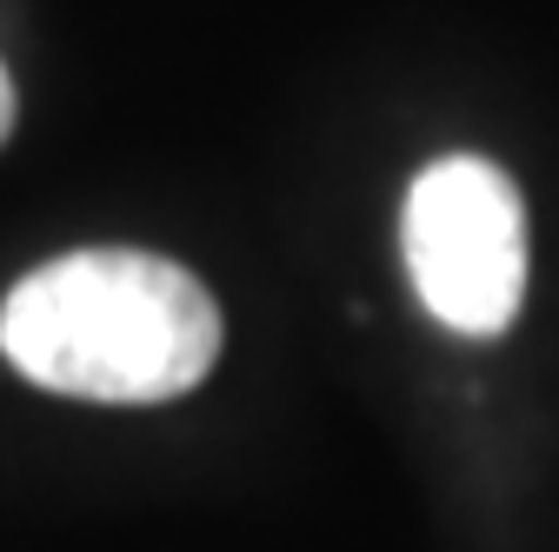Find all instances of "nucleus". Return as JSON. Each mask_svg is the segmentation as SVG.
I'll return each instance as SVG.
<instances>
[{
    "label": "nucleus",
    "mask_w": 559,
    "mask_h": 552,
    "mask_svg": "<svg viewBox=\"0 0 559 552\" xmlns=\"http://www.w3.org/2000/svg\"><path fill=\"white\" fill-rule=\"evenodd\" d=\"M406 280L447 333L493 339L526 307V200L507 167L486 154H440L419 167L400 206Z\"/></svg>",
    "instance_id": "obj_2"
},
{
    "label": "nucleus",
    "mask_w": 559,
    "mask_h": 552,
    "mask_svg": "<svg viewBox=\"0 0 559 552\" xmlns=\"http://www.w3.org/2000/svg\"><path fill=\"white\" fill-rule=\"evenodd\" d=\"M221 339V300L200 273L140 247L60 253L0 307V353L21 380L100 406L193 393L214 373Z\"/></svg>",
    "instance_id": "obj_1"
},
{
    "label": "nucleus",
    "mask_w": 559,
    "mask_h": 552,
    "mask_svg": "<svg viewBox=\"0 0 559 552\" xmlns=\"http://www.w3.org/2000/svg\"><path fill=\"white\" fill-rule=\"evenodd\" d=\"M14 133V81H8V67H0V141Z\"/></svg>",
    "instance_id": "obj_3"
}]
</instances>
